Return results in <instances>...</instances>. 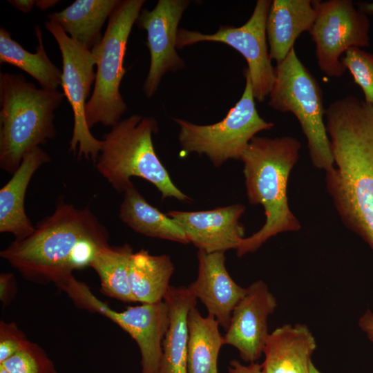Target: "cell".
I'll list each match as a JSON object with an SVG mask.
<instances>
[{
    "label": "cell",
    "mask_w": 373,
    "mask_h": 373,
    "mask_svg": "<svg viewBox=\"0 0 373 373\" xmlns=\"http://www.w3.org/2000/svg\"><path fill=\"white\" fill-rule=\"evenodd\" d=\"M316 341L302 323L285 324L269 333L261 364L265 373H309Z\"/></svg>",
    "instance_id": "ac0fdd59"
},
{
    "label": "cell",
    "mask_w": 373,
    "mask_h": 373,
    "mask_svg": "<svg viewBox=\"0 0 373 373\" xmlns=\"http://www.w3.org/2000/svg\"><path fill=\"white\" fill-rule=\"evenodd\" d=\"M24 332L14 322H0V363L17 353L28 342Z\"/></svg>",
    "instance_id": "f1b7e54d"
},
{
    "label": "cell",
    "mask_w": 373,
    "mask_h": 373,
    "mask_svg": "<svg viewBox=\"0 0 373 373\" xmlns=\"http://www.w3.org/2000/svg\"><path fill=\"white\" fill-rule=\"evenodd\" d=\"M119 218L135 231L144 236L183 244L189 241L178 223L151 205L133 184L124 192Z\"/></svg>",
    "instance_id": "603a6c76"
},
{
    "label": "cell",
    "mask_w": 373,
    "mask_h": 373,
    "mask_svg": "<svg viewBox=\"0 0 373 373\" xmlns=\"http://www.w3.org/2000/svg\"><path fill=\"white\" fill-rule=\"evenodd\" d=\"M365 9L368 12H373V3L366 4Z\"/></svg>",
    "instance_id": "d590c367"
},
{
    "label": "cell",
    "mask_w": 373,
    "mask_h": 373,
    "mask_svg": "<svg viewBox=\"0 0 373 373\" xmlns=\"http://www.w3.org/2000/svg\"><path fill=\"white\" fill-rule=\"evenodd\" d=\"M341 61L362 89L365 102L373 106V54L360 48L348 49Z\"/></svg>",
    "instance_id": "83f0119b"
},
{
    "label": "cell",
    "mask_w": 373,
    "mask_h": 373,
    "mask_svg": "<svg viewBox=\"0 0 373 373\" xmlns=\"http://www.w3.org/2000/svg\"><path fill=\"white\" fill-rule=\"evenodd\" d=\"M174 269L169 255H151L144 249L133 252L129 260L128 276L135 302L146 304L163 300Z\"/></svg>",
    "instance_id": "7402d4cb"
},
{
    "label": "cell",
    "mask_w": 373,
    "mask_h": 373,
    "mask_svg": "<svg viewBox=\"0 0 373 373\" xmlns=\"http://www.w3.org/2000/svg\"><path fill=\"white\" fill-rule=\"evenodd\" d=\"M0 365L9 373H58L45 351L30 341L17 353Z\"/></svg>",
    "instance_id": "4316f807"
},
{
    "label": "cell",
    "mask_w": 373,
    "mask_h": 373,
    "mask_svg": "<svg viewBox=\"0 0 373 373\" xmlns=\"http://www.w3.org/2000/svg\"><path fill=\"white\" fill-rule=\"evenodd\" d=\"M119 2L76 0L63 10L49 14L48 18L56 21L70 37L91 50L101 41L102 28Z\"/></svg>",
    "instance_id": "44dd1931"
},
{
    "label": "cell",
    "mask_w": 373,
    "mask_h": 373,
    "mask_svg": "<svg viewBox=\"0 0 373 373\" xmlns=\"http://www.w3.org/2000/svg\"><path fill=\"white\" fill-rule=\"evenodd\" d=\"M50 161L40 146L29 151L11 178L0 189V232L9 233L20 240L30 236L35 226L25 210V198L34 173Z\"/></svg>",
    "instance_id": "e0dca14e"
},
{
    "label": "cell",
    "mask_w": 373,
    "mask_h": 373,
    "mask_svg": "<svg viewBox=\"0 0 373 373\" xmlns=\"http://www.w3.org/2000/svg\"><path fill=\"white\" fill-rule=\"evenodd\" d=\"M189 3L187 0H159L152 10H142L140 13L136 22L146 31V46L151 55L143 87L147 97L153 95L167 72L185 67L175 44L179 22Z\"/></svg>",
    "instance_id": "4fadbf2b"
},
{
    "label": "cell",
    "mask_w": 373,
    "mask_h": 373,
    "mask_svg": "<svg viewBox=\"0 0 373 373\" xmlns=\"http://www.w3.org/2000/svg\"><path fill=\"white\" fill-rule=\"evenodd\" d=\"M245 86L243 93L221 121L199 125L174 118L180 127L178 139L184 154H204L216 166L229 159L240 160L256 135L274 126L258 114L255 103L250 76L244 70Z\"/></svg>",
    "instance_id": "ba28073f"
},
{
    "label": "cell",
    "mask_w": 373,
    "mask_h": 373,
    "mask_svg": "<svg viewBox=\"0 0 373 373\" xmlns=\"http://www.w3.org/2000/svg\"><path fill=\"white\" fill-rule=\"evenodd\" d=\"M63 92L38 88L21 74H0V167L13 173L25 155L56 135Z\"/></svg>",
    "instance_id": "277c9868"
},
{
    "label": "cell",
    "mask_w": 373,
    "mask_h": 373,
    "mask_svg": "<svg viewBox=\"0 0 373 373\" xmlns=\"http://www.w3.org/2000/svg\"><path fill=\"white\" fill-rule=\"evenodd\" d=\"M188 373H218V359L224 336L219 331V323L211 315L202 316L196 306L187 316Z\"/></svg>",
    "instance_id": "cb8c5ba5"
},
{
    "label": "cell",
    "mask_w": 373,
    "mask_h": 373,
    "mask_svg": "<svg viewBox=\"0 0 373 373\" xmlns=\"http://www.w3.org/2000/svg\"><path fill=\"white\" fill-rule=\"evenodd\" d=\"M196 280L188 287L225 330L229 327L234 307L245 296L247 288L238 285L225 265L224 252L198 250Z\"/></svg>",
    "instance_id": "2e32d148"
},
{
    "label": "cell",
    "mask_w": 373,
    "mask_h": 373,
    "mask_svg": "<svg viewBox=\"0 0 373 373\" xmlns=\"http://www.w3.org/2000/svg\"><path fill=\"white\" fill-rule=\"evenodd\" d=\"M0 373H9L3 365H0Z\"/></svg>",
    "instance_id": "8d00e7d4"
},
{
    "label": "cell",
    "mask_w": 373,
    "mask_h": 373,
    "mask_svg": "<svg viewBox=\"0 0 373 373\" xmlns=\"http://www.w3.org/2000/svg\"><path fill=\"white\" fill-rule=\"evenodd\" d=\"M157 131V123L151 117L133 115L121 119L101 140L97 170L119 193L133 184L131 178L139 177L153 184L162 199L191 201L173 183L156 155L152 135Z\"/></svg>",
    "instance_id": "5b68a950"
},
{
    "label": "cell",
    "mask_w": 373,
    "mask_h": 373,
    "mask_svg": "<svg viewBox=\"0 0 373 373\" xmlns=\"http://www.w3.org/2000/svg\"><path fill=\"white\" fill-rule=\"evenodd\" d=\"M275 70L269 106L295 115L306 137L313 165L325 172L331 170L334 162L325 122L326 108L317 79L300 60L294 48Z\"/></svg>",
    "instance_id": "8992f818"
},
{
    "label": "cell",
    "mask_w": 373,
    "mask_h": 373,
    "mask_svg": "<svg viewBox=\"0 0 373 373\" xmlns=\"http://www.w3.org/2000/svg\"><path fill=\"white\" fill-rule=\"evenodd\" d=\"M358 326L373 343V312L367 309L359 318Z\"/></svg>",
    "instance_id": "1f68e13d"
},
{
    "label": "cell",
    "mask_w": 373,
    "mask_h": 373,
    "mask_svg": "<svg viewBox=\"0 0 373 373\" xmlns=\"http://www.w3.org/2000/svg\"><path fill=\"white\" fill-rule=\"evenodd\" d=\"M300 147V142L291 136H255L243 153L240 160L248 200L263 207L266 220L260 230L242 240L236 249L238 257L255 252L278 233L300 229L287 198L289 174L298 160Z\"/></svg>",
    "instance_id": "3957f363"
},
{
    "label": "cell",
    "mask_w": 373,
    "mask_h": 373,
    "mask_svg": "<svg viewBox=\"0 0 373 373\" xmlns=\"http://www.w3.org/2000/svg\"><path fill=\"white\" fill-rule=\"evenodd\" d=\"M272 1L258 0L248 21L240 27L220 26L213 34L179 28L176 48L202 41L229 45L246 59L254 98L263 102L269 96L276 79V70L269 57L266 23Z\"/></svg>",
    "instance_id": "30bf717a"
},
{
    "label": "cell",
    "mask_w": 373,
    "mask_h": 373,
    "mask_svg": "<svg viewBox=\"0 0 373 373\" xmlns=\"http://www.w3.org/2000/svg\"><path fill=\"white\" fill-rule=\"evenodd\" d=\"M17 284L14 275L11 273H3L0 275V300L3 307L14 298L16 294Z\"/></svg>",
    "instance_id": "f546056e"
},
{
    "label": "cell",
    "mask_w": 373,
    "mask_h": 373,
    "mask_svg": "<svg viewBox=\"0 0 373 373\" xmlns=\"http://www.w3.org/2000/svg\"><path fill=\"white\" fill-rule=\"evenodd\" d=\"M334 168L326 188L344 224L373 249V106L355 96L326 108Z\"/></svg>",
    "instance_id": "6da1fadb"
},
{
    "label": "cell",
    "mask_w": 373,
    "mask_h": 373,
    "mask_svg": "<svg viewBox=\"0 0 373 373\" xmlns=\"http://www.w3.org/2000/svg\"><path fill=\"white\" fill-rule=\"evenodd\" d=\"M133 253L132 247L127 244L109 245L98 251L90 267L99 276L102 293L123 302H135L128 276L129 260Z\"/></svg>",
    "instance_id": "484cf974"
},
{
    "label": "cell",
    "mask_w": 373,
    "mask_h": 373,
    "mask_svg": "<svg viewBox=\"0 0 373 373\" xmlns=\"http://www.w3.org/2000/svg\"><path fill=\"white\" fill-rule=\"evenodd\" d=\"M245 207L240 204L200 211H171L167 216L182 229L189 242L207 253L237 249L245 237L239 219Z\"/></svg>",
    "instance_id": "9a60e30c"
},
{
    "label": "cell",
    "mask_w": 373,
    "mask_h": 373,
    "mask_svg": "<svg viewBox=\"0 0 373 373\" xmlns=\"http://www.w3.org/2000/svg\"><path fill=\"white\" fill-rule=\"evenodd\" d=\"M242 299L234 307L224 344L236 347L241 359L256 362L263 354L269 334L267 319L278 306L274 295L262 280L249 285Z\"/></svg>",
    "instance_id": "5bb4252c"
},
{
    "label": "cell",
    "mask_w": 373,
    "mask_h": 373,
    "mask_svg": "<svg viewBox=\"0 0 373 373\" xmlns=\"http://www.w3.org/2000/svg\"><path fill=\"white\" fill-rule=\"evenodd\" d=\"M39 41L35 52H30L13 40L11 34L0 28V63L17 66L35 79L42 88L56 90L61 84L62 70L48 57L43 44L42 32L35 26Z\"/></svg>",
    "instance_id": "d4e9b609"
},
{
    "label": "cell",
    "mask_w": 373,
    "mask_h": 373,
    "mask_svg": "<svg viewBox=\"0 0 373 373\" xmlns=\"http://www.w3.org/2000/svg\"><path fill=\"white\" fill-rule=\"evenodd\" d=\"M316 15V1H272L266 23L271 59L281 62L294 48L298 37L310 31Z\"/></svg>",
    "instance_id": "d6986e66"
},
{
    "label": "cell",
    "mask_w": 373,
    "mask_h": 373,
    "mask_svg": "<svg viewBox=\"0 0 373 373\" xmlns=\"http://www.w3.org/2000/svg\"><path fill=\"white\" fill-rule=\"evenodd\" d=\"M164 300L169 305L170 323L157 373H188L187 316L197 298L188 287L170 286Z\"/></svg>",
    "instance_id": "ffe728a7"
},
{
    "label": "cell",
    "mask_w": 373,
    "mask_h": 373,
    "mask_svg": "<svg viewBox=\"0 0 373 373\" xmlns=\"http://www.w3.org/2000/svg\"><path fill=\"white\" fill-rule=\"evenodd\" d=\"M309 373H322L312 361L309 365Z\"/></svg>",
    "instance_id": "e575fe53"
},
{
    "label": "cell",
    "mask_w": 373,
    "mask_h": 373,
    "mask_svg": "<svg viewBox=\"0 0 373 373\" xmlns=\"http://www.w3.org/2000/svg\"><path fill=\"white\" fill-rule=\"evenodd\" d=\"M229 373H265L262 365L256 362L249 365L242 364L238 360H232L228 367Z\"/></svg>",
    "instance_id": "4dcf8cb0"
},
{
    "label": "cell",
    "mask_w": 373,
    "mask_h": 373,
    "mask_svg": "<svg viewBox=\"0 0 373 373\" xmlns=\"http://www.w3.org/2000/svg\"><path fill=\"white\" fill-rule=\"evenodd\" d=\"M108 238L106 228L88 207L61 200L30 236L15 240L0 256L25 278L57 285L74 270L90 267L98 251L109 245Z\"/></svg>",
    "instance_id": "7a4b0ae2"
},
{
    "label": "cell",
    "mask_w": 373,
    "mask_h": 373,
    "mask_svg": "<svg viewBox=\"0 0 373 373\" xmlns=\"http://www.w3.org/2000/svg\"><path fill=\"white\" fill-rule=\"evenodd\" d=\"M316 17L309 32L316 46L319 69L330 77L347 70L342 55L351 48L370 45V23L351 0L316 1Z\"/></svg>",
    "instance_id": "7c38bea8"
},
{
    "label": "cell",
    "mask_w": 373,
    "mask_h": 373,
    "mask_svg": "<svg viewBox=\"0 0 373 373\" xmlns=\"http://www.w3.org/2000/svg\"><path fill=\"white\" fill-rule=\"evenodd\" d=\"M59 1L57 0H38V1H36L35 6L38 8L42 10H45L46 9H48L54 6Z\"/></svg>",
    "instance_id": "836d02e7"
},
{
    "label": "cell",
    "mask_w": 373,
    "mask_h": 373,
    "mask_svg": "<svg viewBox=\"0 0 373 373\" xmlns=\"http://www.w3.org/2000/svg\"><path fill=\"white\" fill-rule=\"evenodd\" d=\"M45 27L59 45L62 57L61 86L73 112L69 151L74 155L77 153L79 157L84 156L95 163L102 141L90 133L85 117L86 99L95 79V57L90 50L67 35L56 21H47Z\"/></svg>",
    "instance_id": "8fae6325"
},
{
    "label": "cell",
    "mask_w": 373,
    "mask_h": 373,
    "mask_svg": "<svg viewBox=\"0 0 373 373\" xmlns=\"http://www.w3.org/2000/svg\"><path fill=\"white\" fill-rule=\"evenodd\" d=\"M8 3L19 10L28 13L30 12L36 3L34 0H9Z\"/></svg>",
    "instance_id": "d6a6232c"
},
{
    "label": "cell",
    "mask_w": 373,
    "mask_h": 373,
    "mask_svg": "<svg viewBox=\"0 0 373 373\" xmlns=\"http://www.w3.org/2000/svg\"><path fill=\"white\" fill-rule=\"evenodd\" d=\"M61 289L77 307L109 318L135 340L141 354V373L157 372L163 341L170 323L169 308L164 300L131 306L122 312H117L74 276L64 283Z\"/></svg>",
    "instance_id": "9c48e42d"
},
{
    "label": "cell",
    "mask_w": 373,
    "mask_h": 373,
    "mask_svg": "<svg viewBox=\"0 0 373 373\" xmlns=\"http://www.w3.org/2000/svg\"><path fill=\"white\" fill-rule=\"evenodd\" d=\"M144 2L119 1L108 18L101 41L91 50L95 57L97 72L93 91L85 108L89 128L97 124L113 127L127 110L119 91L126 73L124 59L131 29Z\"/></svg>",
    "instance_id": "52a82bcc"
}]
</instances>
